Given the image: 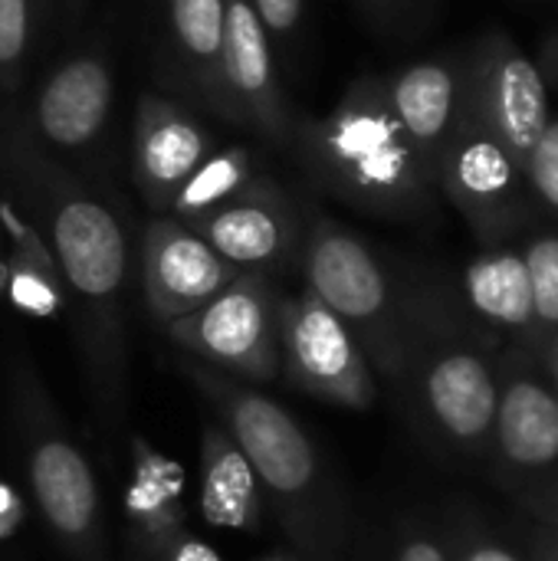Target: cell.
I'll list each match as a JSON object with an SVG mask.
<instances>
[{"label": "cell", "mask_w": 558, "mask_h": 561, "mask_svg": "<svg viewBox=\"0 0 558 561\" xmlns=\"http://www.w3.org/2000/svg\"><path fill=\"white\" fill-rule=\"evenodd\" d=\"M0 178L49 243L66 302H76L92 388L102 408H115L125 378L122 306L132 263L125 224L69 164L33 145L13 105H0Z\"/></svg>", "instance_id": "1"}, {"label": "cell", "mask_w": 558, "mask_h": 561, "mask_svg": "<svg viewBox=\"0 0 558 561\" xmlns=\"http://www.w3.org/2000/svg\"><path fill=\"white\" fill-rule=\"evenodd\" d=\"M500 348L467 316L454 286H405V388L424 434L460 460H487L497 417Z\"/></svg>", "instance_id": "2"}, {"label": "cell", "mask_w": 558, "mask_h": 561, "mask_svg": "<svg viewBox=\"0 0 558 561\" xmlns=\"http://www.w3.org/2000/svg\"><path fill=\"white\" fill-rule=\"evenodd\" d=\"M299 161L332 197L388 220H421L437 204V181L398 125L385 79H355L335 108L296 131Z\"/></svg>", "instance_id": "3"}, {"label": "cell", "mask_w": 558, "mask_h": 561, "mask_svg": "<svg viewBox=\"0 0 558 561\" xmlns=\"http://www.w3.org/2000/svg\"><path fill=\"white\" fill-rule=\"evenodd\" d=\"M184 375L220 414L224 431L250 460L266 510L276 513L296 549L309 561L335 559L345 516L322 457L299 421L257 385L237 381L194 358L184 362Z\"/></svg>", "instance_id": "4"}, {"label": "cell", "mask_w": 558, "mask_h": 561, "mask_svg": "<svg viewBox=\"0 0 558 561\" xmlns=\"http://www.w3.org/2000/svg\"><path fill=\"white\" fill-rule=\"evenodd\" d=\"M306 289L355 335L375 375L398 385L405 362V286L349 227L312 214L299 256Z\"/></svg>", "instance_id": "5"}, {"label": "cell", "mask_w": 558, "mask_h": 561, "mask_svg": "<svg viewBox=\"0 0 558 561\" xmlns=\"http://www.w3.org/2000/svg\"><path fill=\"white\" fill-rule=\"evenodd\" d=\"M490 470L529 523H558V391L536 352L497 355Z\"/></svg>", "instance_id": "6"}, {"label": "cell", "mask_w": 558, "mask_h": 561, "mask_svg": "<svg viewBox=\"0 0 558 561\" xmlns=\"http://www.w3.org/2000/svg\"><path fill=\"white\" fill-rule=\"evenodd\" d=\"M280 306L283 293L266 273H240L164 332L187 358L247 385H270L280 378Z\"/></svg>", "instance_id": "7"}, {"label": "cell", "mask_w": 558, "mask_h": 561, "mask_svg": "<svg viewBox=\"0 0 558 561\" xmlns=\"http://www.w3.org/2000/svg\"><path fill=\"white\" fill-rule=\"evenodd\" d=\"M20 421L26 440V473L36 510L49 533L79 561L102 556V506L99 486L82 450L62 434L36 391L33 378L20 381Z\"/></svg>", "instance_id": "8"}, {"label": "cell", "mask_w": 558, "mask_h": 561, "mask_svg": "<svg viewBox=\"0 0 558 561\" xmlns=\"http://www.w3.org/2000/svg\"><path fill=\"white\" fill-rule=\"evenodd\" d=\"M115 108V69L102 46H79L62 56L30 92V102L13 105L23 131L56 161H89L105 141Z\"/></svg>", "instance_id": "9"}, {"label": "cell", "mask_w": 558, "mask_h": 561, "mask_svg": "<svg viewBox=\"0 0 558 561\" xmlns=\"http://www.w3.org/2000/svg\"><path fill=\"white\" fill-rule=\"evenodd\" d=\"M437 191L464 214L483 247L506 243L536 214L523 164L467 108L437 161Z\"/></svg>", "instance_id": "10"}, {"label": "cell", "mask_w": 558, "mask_h": 561, "mask_svg": "<svg viewBox=\"0 0 558 561\" xmlns=\"http://www.w3.org/2000/svg\"><path fill=\"white\" fill-rule=\"evenodd\" d=\"M280 375L312 398L368 411L378 398L375 371L345 322L309 289L283 296Z\"/></svg>", "instance_id": "11"}, {"label": "cell", "mask_w": 558, "mask_h": 561, "mask_svg": "<svg viewBox=\"0 0 558 561\" xmlns=\"http://www.w3.org/2000/svg\"><path fill=\"white\" fill-rule=\"evenodd\" d=\"M464 108L523 164L553 118L549 82L506 33H490L464 62Z\"/></svg>", "instance_id": "12"}, {"label": "cell", "mask_w": 558, "mask_h": 561, "mask_svg": "<svg viewBox=\"0 0 558 561\" xmlns=\"http://www.w3.org/2000/svg\"><path fill=\"white\" fill-rule=\"evenodd\" d=\"M240 273H280L303 256L306 217L273 181L253 178L217 210L187 224Z\"/></svg>", "instance_id": "13"}, {"label": "cell", "mask_w": 558, "mask_h": 561, "mask_svg": "<svg viewBox=\"0 0 558 561\" xmlns=\"http://www.w3.org/2000/svg\"><path fill=\"white\" fill-rule=\"evenodd\" d=\"M220 72L230 125L250 128L263 141L286 148L293 141V115L276 76L273 39L250 0H224Z\"/></svg>", "instance_id": "14"}, {"label": "cell", "mask_w": 558, "mask_h": 561, "mask_svg": "<svg viewBox=\"0 0 558 561\" xmlns=\"http://www.w3.org/2000/svg\"><path fill=\"white\" fill-rule=\"evenodd\" d=\"M237 276V266L171 214H161L145 227L141 293L158 325H171L174 319L201 309Z\"/></svg>", "instance_id": "15"}, {"label": "cell", "mask_w": 558, "mask_h": 561, "mask_svg": "<svg viewBox=\"0 0 558 561\" xmlns=\"http://www.w3.org/2000/svg\"><path fill=\"white\" fill-rule=\"evenodd\" d=\"M210 151L207 128L184 105L161 92L138 99L132 122V181L155 217L171 210L178 191Z\"/></svg>", "instance_id": "16"}, {"label": "cell", "mask_w": 558, "mask_h": 561, "mask_svg": "<svg viewBox=\"0 0 558 561\" xmlns=\"http://www.w3.org/2000/svg\"><path fill=\"white\" fill-rule=\"evenodd\" d=\"M155 33L168 85L230 122L220 72L224 0H155Z\"/></svg>", "instance_id": "17"}, {"label": "cell", "mask_w": 558, "mask_h": 561, "mask_svg": "<svg viewBox=\"0 0 558 561\" xmlns=\"http://www.w3.org/2000/svg\"><path fill=\"white\" fill-rule=\"evenodd\" d=\"M457 296L477 329L503 352L526 348L539 355L536 309L526 256L520 247H483L460 273Z\"/></svg>", "instance_id": "18"}, {"label": "cell", "mask_w": 558, "mask_h": 561, "mask_svg": "<svg viewBox=\"0 0 558 561\" xmlns=\"http://www.w3.org/2000/svg\"><path fill=\"white\" fill-rule=\"evenodd\" d=\"M388 105L428 161L437 181V161L457 131L464 112V62L457 59H418L385 79Z\"/></svg>", "instance_id": "19"}, {"label": "cell", "mask_w": 558, "mask_h": 561, "mask_svg": "<svg viewBox=\"0 0 558 561\" xmlns=\"http://www.w3.org/2000/svg\"><path fill=\"white\" fill-rule=\"evenodd\" d=\"M125 516L138 546L151 559L187 533L184 473L168 454L155 450L138 434L132 437V480L125 490Z\"/></svg>", "instance_id": "20"}, {"label": "cell", "mask_w": 558, "mask_h": 561, "mask_svg": "<svg viewBox=\"0 0 558 561\" xmlns=\"http://www.w3.org/2000/svg\"><path fill=\"white\" fill-rule=\"evenodd\" d=\"M266 500L257 473L234 437L207 424L201 434V516L217 529L257 533L263 526Z\"/></svg>", "instance_id": "21"}, {"label": "cell", "mask_w": 558, "mask_h": 561, "mask_svg": "<svg viewBox=\"0 0 558 561\" xmlns=\"http://www.w3.org/2000/svg\"><path fill=\"white\" fill-rule=\"evenodd\" d=\"M0 224L7 233V299L13 302V309L33 319H49L62 312L66 286L43 233L10 197H0Z\"/></svg>", "instance_id": "22"}, {"label": "cell", "mask_w": 558, "mask_h": 561, "mask_svg": "<svg viewBox=\"0 0 558 561\" xmlns=\"http://www.w3.org/2000/svg\"><path fill=\"white\" fill-rule=\"evenodd\" d=\"M253 178H257L253 174V154L243 145L210 151L201 161V168L184 181V187L178 191L168 214L181 224H194L197 217L217 210L234 194H240Z\"/></svg>", "instance_id": "23"}, {"label": "cell", "mask_w": 558, "mask_h": 561, "mask_svg": "<svg viewBox=\"0 0 558 561\" xmlns=\"http://www.w3.org/2000/svg\"><path fill=\"white\" fill-rule=\"evenodd\" d=\"M46 33L39 0H0V105H16L30 59Z\"/></svg>", "instance_id": "24"}, {"label": "cell", "mask_w": 558, "mask_h": 561, "mask_svg": "<svg viewBox=\"0 0 558 561\" xmlns=\"http://www.w3.org/2000/svg\"><path fill=\"white\" fill-rule=\"evenodd\" d=\"M526 270L533 286V309H536V335H539V358L558 332V233H536L526 247Z\"/></svg>", "instance_id": "25"}, {"label": "cell", "mask_w": 558, "mask_h": 561, "mask_svg": "<svg viewBox=\"0 0 558 561\" xmlns=\"http://www.w3.org/2000/svg\"><path fill=\"white\" fill-rule=\"evenodd\" d=\"M523 178L536 210L558 217V115L549 118L543 138L523 161Z\"/></svg>", "instance_id": "26"}, {"label": "cell", "mask_w": 558, "mask_h": 561, "mask_svg": "<svg viewBox=\"0 0 558 561\" xmlns=\"http://www.w3.org/2000/svg\"><path fill=\"white\" fill-rule=\"evenodd\" d=\"M447 549L454 561H529L520 546L506 542L500 533H493L483 523H460Z\"/></svg>", "instance_id": "27"}, {"label": "cell", "mask_w": 558, "mask_h": 561, "mask_svg": "<svg viewBox=\"0 0 558 561\" xmlns=\"http://www.w3.org/2000/svg\"><path fill=\"white\" fill-rule=\"evenodd\" d=\"M263 30L273 43H280L289 56L303 43V20H306V0H250Z\"/></svg>", "instance_id": "28"}, {"label": "cell", "mask_w": 558, "mask_h": 561, "mask_svg": "<svg viewBox=\"0 0 558 561\" xmlns=\"http://www.w3.org/2000/svg\"><path fill=\"white\" fill-rule=\"evenodd\" d=\"M395 561H454L451 559V549L447 542L428 536V533H408L401 542H398V552Z\"/></svg>", "instance_id": "29"}, {"label": "cell", "mask_w": 558, "mask_h": 561, "mask_svg": "<svg viewBox=\"0 0 558 561\" xmlns=\"http://www.w3.org/2000/svg\"><path fill=\"white\" fill-rule=\"evenodd\" d=\"M155 561H224L207 542H201V539H194L191 533H184V536H178L161 556H155Z\"/></svg>", "instance_id": "30"}, {"label": "cell", "mask_w": 558, "mask_h": 561, "mask_svg": "<svg viewBox=\"0 0 558 561\" xmlns=\"http://www.w3.org/2000/svg\"><path fill=\"white\" fill-rule=\"evenodd\" d=\"M529 561H558V523H533L529 542H526Z\"/></svg>", "instance_id": "31"}, {"label": "cell", "mask_w": 558, "mask_h": 561, "mask_svg": "<svg viewBox=\"0 0 558 561\" xmlns=\"http://www.w3.org/2000/svg\"><path fill=\"white\" fill-rule=\"evenodd\" d=\"M20 519H23V503H20V496H16L7 483H0V539H7V536L20 526Z\"/></svg>", "instance_id": "32"}, {"label": "cell", "mask_w": 558, "mask_h": 561, "mask_svg": "<svg viewBox=\"0 0 558 561\" xmlns=\"http://www.w3.org/2000/svg\"><path fill=\"white\" fill-rule=\"evenodd\" d=\"M543 76H546V82H549V79L558 82V33L556 36H549L546 46H543Z\"/></svg>", "instance_id": "33"}, {"label": "cell", "mask_w": 558, "mask_h": 561, "mask_svg": "<svg viewBox=\"0 0 558 561\" xmlns=\"http://www.w3.org/2000/svg\"><path fill=\"white\" fill-rule=\"evenodd\" d=\"M543 365H546V371H549V378H553V388L558 391V332L556 339L546 345V352H543Z\"/></svg>", "instance_id": "34"}, {"label": "cell", "mask_w": 558, "mask_h": 561, "mask_svg": "<svg viewBox=\"0 0 558 561\" xmlns=\"http://www.w3.org/2000/svg\"><path fill=\"white\" fill-rule=\"evenodd\" d=\"M86 3H89V0H62V16H66V23H69V26H72V23H79V16H82Z\"/></svg>", "instance_id": "35"}, {"label": "cell", "mask_w": 558, "mask_h": 561, "mask_svg": "<svg viewBox=\"0 0 558 561\" xmlns=\"http://www.w3.org/2000/svg\"><path fill=\"white\" fill-rule=\"evenodd\" d=\"M39 10H43V20H46V30L56 16V10H62V0H39Z\"/></svg>", "instance_id": "36"}, {"label": "cell", "mask_w": 558, "mask_h": 561, "mask_svg": "<svg viewBox=\"0 0 558 561\" xmlns=\"http://www.w3.org/2000/svg\"><path fill=\"white\" fill-rule=\"evenodd\" d=\"M7 293V247L0 240V296Z\"/></svg>", "instance_id": "37"}, {"label": "cell", "mask_w": 558, "mask_h": 561, "mask_svg": "<svg viewBox=\"0 0 558 561\" xmlns=\"http://www.w3.org/2000/svg\"><path fill=\"white\" fill-rule=\"evenodd\" d=\"M260 561H299V559H289V556H270V559H260Z\"/></svg>", "instance_id": "38"}]
</instances>
